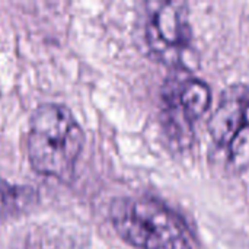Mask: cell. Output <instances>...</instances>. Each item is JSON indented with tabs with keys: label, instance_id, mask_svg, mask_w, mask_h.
<instances>
[{
	"label": "cell",
	"instance_id": "5b68a950",
	"mask_svg": "<svg viewBox=\"0 0 249 249\" xmlns=\"http://www.w3.org/2000/svg\"><path fill=\"white\" fill-rule=\"evenodd\" d=\"M249 123V88L235 83L225 88L219 104L207 123L212 142L217 149L225 150L235 136Z\"/></svg>",
	"mask_w": 249,
	"mask_h": 249
},
{
	"label": "cell",
	"instance_id": "277c9868",
	"mask_svg": "<svg viewBox=\"0 0 249 249\" xmlns=\"http://www.w3.org/2000/svg\"><path fill=\"white\" fill-rule=\"evenodd\" d=\"M144 42L155 60L172 70H185L187 51L193 44L188 4L179 0L150 4L144 22Z\"/></svg>",
	"mask_w": 249,
	"mask_h": 249
},
{
	"label": "cell",
	"instance_id": "7a4b0ae2",
	"mask_svg": "<svg viewBox=\"0 0 249 249\" xmlns=\"http://www.w3.org/2000/svg\"><path fill=\"white\" fill-rule=\"evenodd\" d=\"M115 232L137 249H193L184 219L152 197H120L109 206Z\"/></svg>",
	"mask_w": 249,
	"mask_h": 249
},
{
	"label": "cell",
	"instance_id": "3957f363",
	"mask_svg": "<svg viewBox=\"0 0 249 249\" xmlns=\"http://www.w3.org/2000/svg\"><path fill=\"white\" fill-rule=\"evenodd\" d=\"M185 70H174L162 86V124L178 149H188L194 140V123L212 105L210 86Z\"/></svg>",
	"mask_w": 249,
	"mask_h": 249
},
{
	"label": "cell",
	"instance_id": "6da1fadb",
	"mask_svg": "<svg viewBox=\"0 0 249 249\" xmlns=\"http://www.w3.org/2000/svg\"><path fill=\"white\" fill-rule=\"evenodd\" d=\"M83 130L63 104L35 108L26 133V155L34 171L55 179H70L83 149Z\"/></svg>",
	"mask_w": 249,
	"mask_h": 249
},
{
	"label": "cell",
	"instance_id": "8992f818",
	"mask_svg": "<svg viewBox=\"0 0 249 249\" xmlns=\"http://www.w3.org/2000/svg\"><path fill=\"white\" fill-rule=\"evenodd\" d=\"M35 201L36 193L29 185L10 184L0 179V222L26 212Z\"/></svg>",
	"mask_w": 249,
	"mask_h": 249
},
{
	"label": "cell",
	"instance_id": "52a82bcc",
	"mask_svg": "<svg viewBox=\"0 0 249 249\" xmlns=\"http://www.w3.org/2000/svg\"><path fill=\"white\" fill-rule=\"evenodd\" d=\"M226 171L231 175H241L249 169V123L235 136L225 149Z\"/></svg>",
	"mask_w": 249,
	"mask_h": 249
}]
</instances>
